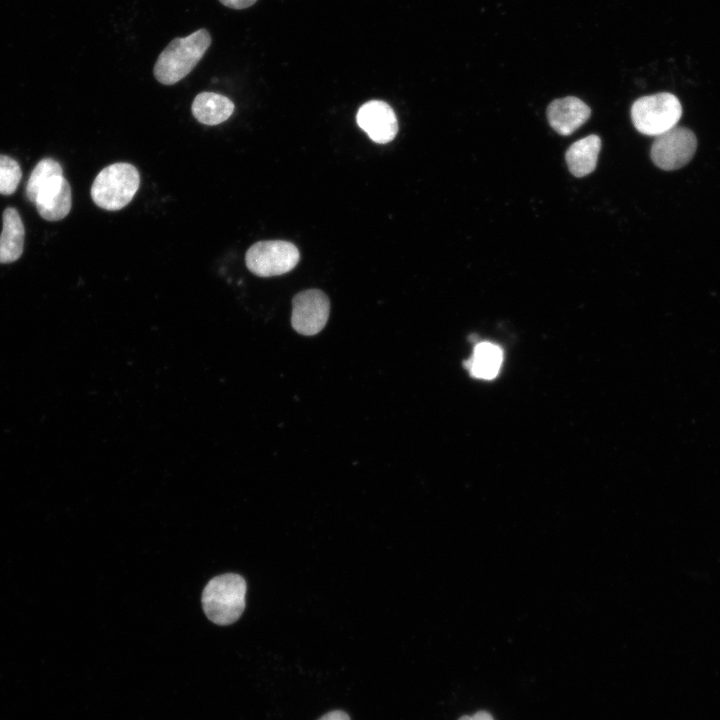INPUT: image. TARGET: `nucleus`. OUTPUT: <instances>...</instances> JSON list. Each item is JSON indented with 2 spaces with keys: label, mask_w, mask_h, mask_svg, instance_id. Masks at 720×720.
Listing matches in <instances>:
<instances>
[{
  "label": "nucleus",
  "mask_w": 720,
  "mask_h": 720,
  "mask_svg": "<svg viewBox=\"0 0 720 720\" xmlns=\"http://www.w3.org/2000/svg\"><path fill=\"white\" fill-rule=\"evenodd\" d=\"M211 44L207 29H199L182 38H174L160 53L153 68L156 80L173 85L185 76L202 59Z\"/></svg>",
  "instance_id": "nucleus-1"
},
{
  "label": "nucleus",
  "mask_w": 720,
  "mask_h": 720,
  "mask_svg": "<svg viewBox=\"0 0 720 720\" xmlns=\"http://www.w3.org/2000/svg\"><path fill=\"white\" fill-rule=\"evenodd\" d=\"M246 582L238 574H223L211 579L202 594V605L209 620L218 625L237 621L245 608Z\"/></svg>",
  "instance_id": "nucleus-2"
},
{
  "label": "nucleus",
  "mask_w": 720,
  "mask_h": 720,
  "mask_svg": "<svg viewBox=\"0 0 720 720\" xmlns=\"http://www.w3.org/2000/svg\"><path fill=\"white\" fill-rule=\"evenodd\" d=\"M140 184V175L135 166L117 162L103 168L91 186V198L100 208L116 211L128 205Z\"/></svg>",
  "instance_id": "nucleus-3"
},
{
  "label": "nucleus",
  "mask_w": 720,
  "mask_h": 720,
  "mask_svg": "<svg viewBox=\"0 0 720 720\" xmlns=\"http://www.w3.org/2000/svg\"><path fill=\"white\" fill-rule=\"evenodd\" d=\"M681 115L679 99L667 92L643 96L631 108L635 128L644 135L655 137L675 127Z\"/></svg>",
  "instance_id": "nucleus-4"
},
{
  "label": "nucleus",
  "mask_w": 720,
  "mask_h": 720,
  "mask_svg": "<svg viewBox=\"0 0 720 720\" xmlns=\"http://www.w3.org/2000/svg\"><path fill=\"white\" fill-rule=\"evenodd\" d=\"M300 258L297 247L284 240L259 241L248 248L247 268L260 277H271L291 271Z\"/></svg>",
  "instance_id": "nucleus-5"
},
{
  "label": "nucleus",
  "mask_w": 720,
  "mask_h": 720,
  "mask_svg": "<svg viewBox=\"0 0 720 720\" xmlns=\"http://www.w3.org/2000/svg\"><path fill=\"white\" fill-rule=\"evenodd\" d=\"M696 148L695 134L686 127L675 126L655 137L650 156L658 168L672 171L689 163Z\"/></svg>",
  "instance_id": "nucleus-6"
},
{
  "label": "nucleus",
  "mask_w": 720,
  "mask_h": 720,
  "mask_svg": "<svg viewBox=\"0 0 720 720\" xmlns=\"http://www.w3.org/2000/svg\"><path fill=\"white\" fill-rule=\"evenodd\" d=\"M329 308L328 297L318 289H308L296 294L292 300L293 329L305 336L319 333L327 323Z\"/></svg>",
  "instance_id": "nucleus-7"
},
{
  "label": "nucleus",
  "mask_w": 720,
  "mask_h": 720,
  "mask_svg": "<svg viewBox=\"0 0 720 720\" xmlns=\"http://www.w3.org/2000/svg\"><path fill=\"white\" fill-rule=\"evenodd\" d=\"M357 123L376 143L394 139L398 122L393 109L384 101L372 100L363 104L357 113Z\"/></svg>",
  "instance_id": "nucleus-8"
},
{
  "label": "nucleus",
  "mask_w": 720,
  "mask_h": 720,
  "mask_svg": "<svg viewBox=\"0 0 720 720\" xmlns=\"http://www.w3.org/2000/svg\"><path fill=\"white\" fill-rule=\"evenodd\" d=\"M591 109L579 98L567 96L552 101L547 108L550 126L561 135H570L590 117Z\"/></svg>",
  "instance_id": "nucleus-9"
},
{
  "label": "nucleus",
  "mask_w": 720,
  "mask_h": 720,
  "mask_svg": "<svg viewBox=\"0 0 720 720\" xmlns=\"http://www.w3.org/2000/svg\"><path fill=\"white\" fill-rule=\"evenodd\" d=\"M34 204L45 220L58 221L65 218L72 206V192L68 181L63 175L52 180L39 192Z\"/></svg>",
  "instance_id": "nucleus-10"
},
{
  "label": "nucleus",
  "mask_w": 720,
  "mask_h": 720,
  "mask_svg": "<svg viewBox=\"0 0 720 720\" xmlns=\"http://www.w3.org/2000/svg\"><path fill=\"white\" fill-rule=\"evenodd\" d=\"M191 111L198 122L213 126L226 121L233 114L234 103L224 95L201 92L194 98Z\"/></svg>",
  "instance_id": "nucleus-11"
},
{
  "label": "nucleus",
  "mask_w": 720,
  "mask_h": 720,
  "mask_svg": "<svg viewBox=\"0 0 720 720\" xmlns=\"http://www.w3.org/2000/svg\"><path fill=\"white\" fill-rule=\"evenodd\" d=\"M3 228L0 234V263H11L20 258L24 247L25 230L18 211L8 207L4 210Z\"/></svg>",
  "instance_id": "nucleus-12"
},
{
  "label": "nucleus",
  "mask_w": 720,
  "mask_h": 720,
  "mask_svg": "<svg viewBox=\"0 0 720 720\" xmlns=\"http://www.w3.org/2000/svg\"><path fill=\"white\" fill-rule=\"evenodd\" d=\"M600 149L601 139L597 135H588L574 142L565 155L570 172L576 177H583L593 172Z\"/></svg>",
  "instance_id": "nucleus-13"
},
{
  "label": "nucleus",
  "mask_w": 720,
  "mask_h": 720,
  "mask_svg": "<svg viewBox=\"0 0 720 720\" xmlns=\"http://www.w3.org/2000/svg\"><path fill=\"white\" fill-rule=\"evenodd\" d=\"M502 350L495 344L482 342L474 347L471 357L464 366L473 377L480 379L494 378L502 365Z\"/></svg>",
  "instance_id": "nucleus-14"
},
{
  "label": "nucleus",
  "mask_w": 720,
  "mask_h": 720,
  "mask_svg": "<svg viewBox=\"0 0 720 720\" xmlns=\"http://www.w3.org/2000/svg\"><path fill=\"white\" fill-rule=\"evenodd\" d=\"M63 175L61 165L52 158L40 160L32 170L26 185V196L35 203L39 192L52 180Z\"/></svg>",
  "instance_id": "nucleus-15"
},
{
  "label": "nucleus",
  "mask_w": 720,
  "mask_h": 720,
  "mask_svg": "<svg viewBox=\"0 0 720 720\" xmlns=\"http://www.w3.org/2000/svg\"><path fill=\"white\" fill-rule=\"evenodd\" d=\"M20 166L13 158L0 154V194H13L21 180Z\"/></svg>",
  "instance_id": "nucleus-16"
},
{
  "label": "nucleus",
  "mask_w": 720,
  "mask_h": 720,
  "mask_svg": "<svg viewBox=\"0 0 720 720\" xmlns=\"http://www.w3.org/2000/svg\"><path fill=\"white\" fill-rule=\"evenodd\" d=\"M221 4L232 9H245L252 6L257 0H219Z\"/></svg>",
  "instance_id": "nucleus-17"
},
{
  "label": "nucleus",
  "mask_w": 720,
  "mask_h": 720,
  "mask_svg": "<svg viewBox=\"0 0 720 720\" xmlns=\"http://www.w3.org/2000/svg\"><path fill=\"white\" fill-rule=\"evenodd\" d=\"M318 720H350V718L344 711L335 710L326 713Z\"/></svg>",
  "instance_id": "nucleus-18"
},
{
  "label": "nucleus",
  "mask_w": 720,
  "mask_h": 720,
  "mask_svg": "<svg viewBox=\"0 0 720 720\" xmlns=\"http://www.w3.org/2000/svg\"><path fill=\"white\" fill-rule=\"evenodd\" d=\"M459 720H494L491 714L485 711L476 712L472 716H462Z\"/></svg>",
  "instance_id": "nucleus-19"
}]
</instances>
